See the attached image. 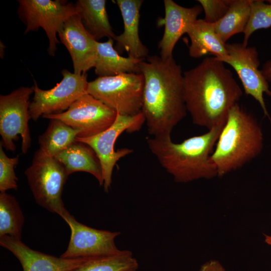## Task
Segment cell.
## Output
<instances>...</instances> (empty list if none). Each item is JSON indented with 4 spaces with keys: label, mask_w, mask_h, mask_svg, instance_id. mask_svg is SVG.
Returning <instances> with one entry per match:
<instances>
[{
    "label": "cell",
    "mask_w": 271,
    "mask_h": 271,
    "mask_svg": "<svg viewBox=\"0 0 271 271\" xmlns=\"http://www.w3.org/2000/svg\"><path fill=\"white\" fill-rule=\"evenodd\" d=\"M183 77L185 106L193 123L208 130L224 125L242 95L231 71L214 57H206Z\"/></svg>",
    "instance_id": "1"
},
{
    "label": "cell",
    "mask_w": 271,
    "mask_h": 271,
    "mask_svg": "<svg viewBox=\"0 0 271 271\" xmlns=\"http://www.w3.org/2000/svg\"><path fill=\"white\" fill-rule=\"evenodd\" d=\"M144 79L142 112L151 137L171 135L187 112L184 77L173 57L148 56L140 64Z\"/></svg>",
    "instance_id": "2"
},
{
    "label": "cell",
    "mask_w": 271,
    "mask_h": 271,
    "mask_svg": "<svg viewBox=\"0 0 271 271\" xmlns=\"http://www.w3.org/2000/svg\"><path fill=\"white\" fill-rule=\"evenodd\" d=\"M224 125L181 143L174 142L171 135H163L148 137L147 143L151 152L175 182L209 179L217 176L210 157Z\"/></svg>",
    "instance_id": "3"
},
{
    "label": "cell",
    "mask_w": 271,
    "mask_h": 271,
    "mask_svg": "<svg viewBox=\"0 0 271 271\" xmlns=\"http://www.w3.org/2000/svg\"><path fill=\"white\" fill-rule=\"evenodd\" d=\"M263 133L257 120L238 103L230 110L210 159L221 177L261 153Z\"/></svg>",
    "instance_id": "4"
},
{
    "label": "cell",
    "mask_w": 271,
    "mask_h": 271,
    "mask_svg": "<svg viewBox=\"0 0 271 271\" xmlns=\"http://www.w3.org/2000/svg\"><path fill=\"white\" fill-rule=\"evenodd\" d=\"M25 174L37 204L63 218L69 212L62 198L69 176L63 165L38 149Z\"/></svg>",
    "instance_id": "5"
},
{
    "label": "cell",
    "mask_w": 271,
    "mask_h": 271,
    "mask_svg": "<svg viewBox=\"0 0 271 271\" xmlns=\"http://www.w3.org/2000/svg\"><path fill=\"white\" fill-rule=\"evenodd\" d=\"M144 79L141 73L98 77L88 82L87 92L121 115L142 112Z\"/></svg>",
    "instance_id": "6"
},
{
    "label": "cell",
    "mask_w": 271,
    "mask_h": 271,
    "mask_svg": "<svg viewBox=\"0 0 271 271\" xmlns=\"http://www.w3.org/2000/svg\"><path fill=\"white\" fill-rule=\"evenodd\" d=\"M145 122V116L142 112L133 116L117 113L114 122L104 131L91 137L76 138V141L88 145L97 155L101 166L105 192H108L111 186L112 172L116 163L133 152L132 149L125 148L115 151L117 138L125 131L133 132L140 130Z\"/></svg>",
    "instance_id": "7"
},
{
    "label": "cell",
    "mask_w": 271,
    "mask_h": 271,
    "mask_svg": "<svg viewBox=\"0 0 271 271\" xmlns=\"http://www.w3.org/2000/svg\"><path fill=\"white\" fill-rule=\"evenodd\" d=\"M34 87H21L7 95L0 96L1 144L7 150L14 153V141L22 138L21 150L26 154L31 146L29 120L31 119L29 106Z\"/></svg>",
    "instance_id": "8"
},
{
    "label": "cell",
    "mask_w": 271,
    "mask_h": 271,
    "mask_svg": "<svg viewBox=\"0 0 271 271\" xmlns=\"http://www.w3.org/2000/svg\"><path fill=\"white\" fill-rule=\"evenodd\" d=\"M18 3V14L26 26L25 34L43 28L49 40V54L54 56L59 43L57 34L69 18L78 14L76 5L59 0H19Z\"/></svg>",
    "instance_id": "9"
},
{
    "label": "cell",
    "mask_w": 271,
    "mask_h": 271,
    "mask_svg": "<svg viewBox=\"0 0 271 271\" xmlns=\"http://www.w3.org/2000/svg\"><path fill=\"white\" fill-rule=\"evenodd\" d=\"M62 74L61 81L49 90L41 89L35 81L34 95L29 106L30 115L33 120L36 121L43 115L65 111L87 93V73L78 75L64 69Z\"/></svg>",
    "instance_id": "10"
},
{
    "label": "cell",
    "mask_w": 271,
    "mask_h": 271,
    "mask_svg": "<svg viewBox=\"0 0 271 271\" xmlns=\"http://www.w3.org/2000/svg\"><path fill=\"white\" fill-rule=\"evenodd\" d=\"M117 112L88 93L76 100L64 112L43 115L48 119H59L78 130V138L96 135L110 126L115 121Z\"/></svg>",
    "instance_id": "11"
},
{
    "label": "cell",
    "mask_w": 271,
    "mask_h": 271,
    "mask_svg": "<svg viewBox=\"0 0 271 271\" xmlns=\"http://www.w3.org/2000/svg\"><path fill=\"white\" fill-rule=\"evenodd\" d=\"M228 57L223 60L235 71L242 84L245 93L250 95L260 105L264 114L271 124V118L266 109L263 95L271 96L268 82L258 68L259 61L256 49L242 43L226 44Z\"/></svg>",
    "instance_id": "12"
},
{
    "label": "cell",
    "mask_w": 271,
    "mask_h": 271,
    "mask_svg": "<svg viewBox=\"0 0 271 271\" xmlns=\"http://www.w3.org/2000/svg\"><path fill=\"white\" fill-rule=\"evenodd\" d=\"M63 219L69 225L71 236L66 250L60 255L75 258L115 254L121 250L114 240L119 232L96 229L78 222L68 213Z\"/></svg>",
    "instance_id": "13"
},
{
    "label": "cell",
    "mask_w": 271,
    "mask_h": 271,
    "mask_svg": "<svg viewBox=\"0 0 271 271\" xmlns=\"http://www.w3.org/2000/svg\"><path fill=\"white\" fill-rule=\"evenodd\" d=\"M58 36L71 56L74 73L86 74L94 67L98 41L86 30L78 14L66 21Z\"/></svg>",
    "instance_id": "14"
},
{
    "label": "cell",
    "mask_w": 271,
    "mask_h": 271,
    "mask_svg": "<svg viewBox=\"0 0 271 271\" xmlns=\"http://www.w3.org/2000/svg\"><path fill=\"white\" fill-rule=\"evenodd\" d=\"M0 245L11 251L18 258L23 271H71L89 257H58L33 250L21 239L9 235L0 237Z\"/></svg>",
    "instance_id": "15"
},
{
    "label": "cell",
    "mask_w": 271,
    "mask_h": 271,
    "mask_svg": "<svg viewBox=\"0 0 271 271\" xmlns=\"http://www.w3.org/2000/svg\"><path fill=\"white\" fill-rule=\"evenodd\" d=\"M165 16L161 22L165 29L159 43L160 56L163 59L173 57L174 48L181 36L187 33L190 26L203 10L201 6L185 8L172 0H164Z\"/></svg>",
    "instance_id": "16"
},
{
    "label": "cell",
    "mask_w": 271,
    "mask_h": 271,
    "mask_svg": "<svg viewBox=\"0 0 271 271\" xmlns=\"http://www.w3.org/2000/svg\"><path fill=\"white\" fill-rule=\"evenodd\" d=\"M123 21V32L116 35L115 49L119 53L127 52L128 56L145 59L149 50L139 36L140 11L142 0H117L116 1Z\"/></svg>",
    "instance_id": "17"
},
{
    "label": "cell",
    "mask_w": 271,
    "mask_h": 271,
    "mask_svg": "<svg viewBox=\"0 0 271 271\" xmlns=\"http://www.w3.org/2000/svg\"><path fill=\"white\" fill-rule=\"evenodd\" d=\"M187 34L191 41L189 54L191 57L199 58L211 54L220 61L228 57L226 43L216 33L214 24L197 19L190 26Z\"/></svg>",
    "instance_id": "18"
},
{
    "label": "cell",
    "mask_w": 271,
    "mask_h": 271,
    "mask_svg": "<svg viewBox=\"0 0 271 271\" xmlns=\"http://www.w3.org/2000/svg\"><path fill=\"white\" fill-rule=\"evenodd\" d=\"M55 158L64 167L67 174L85 172L92 175L103 186L102 169L93 150L88 145L75 141Z\"/></svg>",
    "instance_id": "19"
},
{
    "label": "cell",
    "mask_w": 271,
    "mask_h": 271,
    "mask_svg": "<svg viewBox=\"0 0 271 271\" xmlns=\"http://www.w3.org/2000/svg\"><path fill=\"white\" fill-rule=\"evenodd\" d=\"M113 39L98 43L97 55L94 66L98 77L112 76L125 73H141L140 64L144 60L124 57L113 48Z\"/></svg>",
    "instance_id": "20"
},
{
    "label": "cell",
    "mask_w": 271,
    "mask_h": 271,
    "mask_svg": "<svg viewBox=\"0 0 271 271\" xmlns=\"http://www.w3.org/2000/svg\"><path fill=\"white\" fill-rule=\"evenodd\" d=\"M106 2L105 0H79L75 5L84 27L97 41L104 37L114 40L116 36L109 22Z\"/></svg>",
    "instance_id": "21"
},
{
    "label": "cell",
    "mask_w": 271,
    "mask_h": 271,
    "mask_svg": "<svg viewBox=\"0 0 271 271\" xmlns=\"http://www.w3.org/2000/svg\"><path fill=\"white\" fill-rule=\"evenodd\" d=\"M50 120L46 131L38 137L39 149L55 157L75 141L79 131L59 119Z\"/></svg>",
    "instance_id": "22"
},
{
    "label": "cell",
    "mask_w": 271,
    "mask_h": 271,
    "mask_svg": "<svg viewBox=\"0 0 271 271\" xmlns=\"http://www.w3.org/2000/svg\"><path fill=\"white\" fill-rule=\"evenodd\" d=\"M252 0H232L224 16L215 23L216 33L226 43L233 35L243 33L249 19Z\"/></svg>",
    "instance_id": "23"
},
{
    "label": "cell",
    "mask_w": 271,
    "mask_h": 271,
    "mask_svg": "<svg viewBox=\"0 0 271 271\" xmlns=\"http://www.w3.org/2000/svg\"><path fill=\"white\" fill-rule=\"evenodd\" d=\"M25 218L16 198L6 192L0 193V237L21 239Z\"/></svg>",
    "instance_id": "24"
},
{
    "label": "cell",
    "mask_w": 271,
    "mask_h": 271,
    "mask_svg": "<svg viewBox=\"0 0 271 271\" xmlns=\"http://www.w3.org/2000/svg\"><path fill=\"white\" fill-rule=\"evenodd\" d=\"M139 264L128 250L110 255L89 257L82 265L71 271H136Z\"/></svg>",
    "instance_id": "25"
},
{
    "label": "cell",
    "mask_w": 271,
    "mask_h": 271,
    "mask_svg": "<svg viewBox=\"0 0 271 271\" xmlns=\"http://www.w3.org/2000/svg\"><path fill=\"white\" fill-rule=\"evenodd\" d=\"M252 0L249 21L243 32L242 43L247 46L251 35L256 31L271 27V1Z\"/></svg>",
    "instance_id": "26"
},
{
    "label": "cell",
    "mask_w": 271,
    "mask_h": 271,
    "mask_svg": "<svg viewBox=\"0 0 271 271\" xmlns=\"http://www.w3.org/2000/svg\"><path fill=\"white\" fill-rule=\"evenodd\" d=\"M19 156L8 157L0 144V191L6 192L10 189L17 190V181L15 168L18 165Z\"/></svg>",
    "instance_id": "27"
},
{
    "label": "cell",
    "mask_w": 271,
    "mask_h": 271,
    "mask_svg": "<svg viewBox=\"0 0 271 271\" xmlns=\"http://www.w3.org/2000/svg\"><path fill=\"white\" fill-rule=\"evenodd\" d=\"M204 12V20L215 24L226 14L232 0H198Z\"/></svg>",
    "instance_id": "28"
},
{
    "label": "cell",
    "mask_w": 271,
    "mask_h": 271,
    "mask_svg": "<svg viewBox=\"0 0 271 271\" xmlns=\"http://www.w3.org/2000/svg\"><path fill=\"white\" fill-rule=\"evenodd\" d=\"M199 271H226L223 265L217 260L207 261L200 267Z\"/></svg>",
    "instance_id": "29"
},
{
    "label": "cell",
    "mask_w": 271,
    "mask_h": 271,
    "mask_svg": "<svg viewBox=\"0 0 271 271\" xmlns=\"http://www.w3.org/2000/svg\"><path fill=\"white\" fill-rule=\"evenodd\" d=\"M261 72L268 82H271V61L267 62L263 67Z\"/></svg>",
    "instance_id": "30"
},
{
    "label": "cell",
    "mask_w": 271,
    "mask_h": 271,
    "mask_svg": "<svg viewBox=\"0 0 271 271\" xmlns=\"http://www.w3.org/2000/svg\"><path fill=\"white\" fill-rule=\"evenodd\" d=\"M264 242L268 245L271 246V235L264 234Z\"/></svg>",
    "instance_id": "31"
}]
</instances>
